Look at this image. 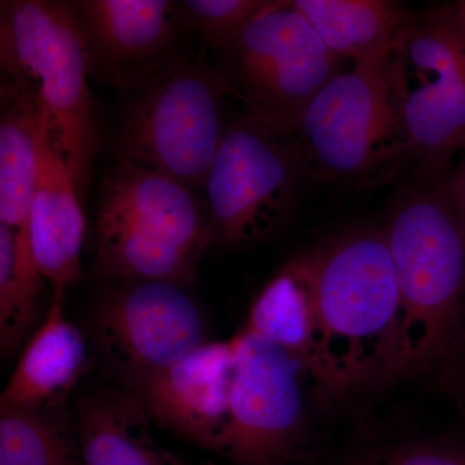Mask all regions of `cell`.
Returning a JSON list of instances; mask_svg holds the SVG:
<instances>
[{
    "instance_id": "6da1fadb",
    "label": "cell",
    "mask_w": 465,
    "mask_h": 465,
    "mask_svg": "<svg viewBox=\"0 0 465 465\" xmlns=\"http://www.w3.org/2000/svg\"><path fill=\"white\" fill-rule=\"evenodd\" d=\"M316 312L321 387L394 376L400 290L384 229H360L300 256Z\"/></svg>"
},
{
    "instance_id": "7a4b0ae2",
    "label": "cell",
    "mask_w": 465,
    "mask_h": 465,
    "mask_svg": "<svg viewBox=\"0 0 465 465\" xmlns=\"http://www.w3.org/2000/svg\"><path fill=\"white\" fill-rule=\"evenodd\" d=\"M450 174L412 176L384 229L400 290L394 375L430 369L451 348L465 314V232Z\"/></svg>"
},
{
    "instance_id": "3957f363",
    "label": "cell",
    "mask_w": 465,
    "mask_h": 465,
    "mask_svg": "<svg viewBox=\"0 0 465 465\" xmlns=\"http://www.w3.org/2000/svg\"><path fill=\"white\" fill-rule=\"evenodd\" d=\"M405 100L399 45L333 76L311 101L293 136L309 176L354 188L397 176L412 158Z\"/></svg>"
},
{
    "instance_id": "277c9868",
    "label": "cell",
    "mask_w": 465,
    "mask_h": 465,
    "mask_svg": "<svg viewBox=\"0 0 465 465\" xmlns=\"http://www.w3.org/2000/svg\"><path fill=\"white\" fill-rule=\"evenodd\" d=\"M213 235L207 202L166 174L116 162L101 182L94 246L103 277L189 286Z\"/></svg>"
},
{
    "instance_id": "5b68a950",
    "label": "cell",
    "mask_w": 465,
    "mask_h": 465,
    "mask_svg": "<svg viewBox=\"0 0 465 465\" xmlns=\"http://www.w3.org/2000/svg\"><path fill=\"white\" fill-rule=\"evenodd\" d=\"M2 75L23 76L36 88L52 142L63 155L85 206L99 149L96 106L88 87L81 30L67 2L0 3Z\"/></svg>"
},
{
    "instance_id": "8992f818",
    "label": "cell",
    "mask_w": 465,
    "mask_h": 465,
    "mask_svg": "<svg viewBox=\"0 0 465 465\" xmlns=\"http://www.w3.org/2000/svg\"><path fill=\"white\" fill-rule=\"evenodd\" d=\"M229 88L217 67L193 54L133 94L114 140L118 162L148 168L204 191L228 130Z\"/></svg>"
},
{
    "instance_id": "52a82bcc",
    "label": "cell",
    "mask_w": 465,
    "mask_h": 465,
    "mask_svg": "<svg viewBox=\"0 0 465 465\" xmlns=\"http://www.w3.org/2000/svg\"><path fill=\"white\" fill-rule=\"evenodd\" d=\"M216 54L217 70L244 113L287 136H295L311 101L342 70L291 2H278Z\"/></svg>"
},
{
    "instance_id": "ba28073f",
    "label": "cell",
    "mask_w": 465,
    "mask_h": 465,
    "mask_svg": "<svg viewBox=\"0 0 465 465\" xmlns=\"http://www.w3.org/2000/svg\"><path fill=\"white\" fill-rule=\"evenodd\" d=\"M416 176H442L465 150V30L454 3L414 16L399 43Z\"/></svg>"
},
{
    "instance_id": "9c48e42d",
    "label": "cell",
    "mask_w": 465,
    "mask_h": 465,
    "mask_svg": "<svg viewBox=\"0 0 465 465\" xmlns=\"http://www.w3.org/2000/svg\"><path fill=\"white\" fill-rule=\"evenodd\" d=\"M308 174L295 137L249 114L229 121L204 192L215 235L244 243L273 231Z\"/></svg>"
},
{
    "instance_id": "30bf717a",
    "label": "cell",
    "mask_w": 465,
    "mask_h": 465,
    "mask_svg": "<svg viewBox=\"0 0 465 465\" xmlns=\"http://www.w3.org/2000/svg\"><path fill=\"white\" fill-rule=\"evenodd\" d=\"M234 341L231 423L222 451L240 465H280L290 457L302 420L299 358L241 331Z\"/></svg>"
},
{
    "instance_id": "8fae6325",
    "label": "cell",
    "mask_w": 465,
    "mask_h": 465,
    "mask_svg": "<svg viewBox=\"0 0 465 465\" xmlns=\"http://www.w3.org/2000/svg\"><path fill=\"white\" fill-rule=\"evenodd\" d=\"M84 38L91 74L134 94L191 57L179 3L168 0L67 2Z\"/></svg>"
},
{
    "instance_id": "7c38bea8",
    "label": "cell",
    "mask_w": 465,
    "mask_h": 465,
    "mask_svg": "<svg viewBox=\"0 0 465 465\" xmlns=\"http://www.w3.org/2000/svg\"><path fill=\"white\" fill-rule=\"evenodd\" d=\"M97 312L101 344L128 379L153 374L204 342L203 316L185 287L115 281Z\"/></svg>"
},
{
    "instance_id": "4fadbf2b",
    "label": "cell",
    "mask_w": 465,
    "mask_h": 465,
    "mask_svg": "<svg viewBox=\"0 0 465 465\" xmlns=\"http://www.w3.org/2000/svg\"><path fill=\"white\" fill-rule=\"evenodd\" d=\"M232 365V338L204 341L166 369L128 379V387L159 423L222 451L231 423Z\"/></svg>"
},
{
    "instance_id": "5bb4252c",
    "label": "cell",
    "mask_w": 465,
    "mask_h": 465,
    "mask_svg": "<svg viewBox=\"0 0 465 465\" xmlns=\"http://www.w3.org/2000/svg\"><path fill=\"white\" fill-rule=\"evenodd\" d=\"M85 232L84 207L63 155L43 130L38 183L30 210L29 238L34 262L54 292H66L81 277Z\"/></svg>"
},
{
    "instance_id": "9a60e30c",
    "label": "cell",
    "mask_w": 465,
    "mask_h": 465,
    "mask_svg": "<svg viewBox=\"0 0 465 465\" xmlns=\"http://www.w3.org/2000/svg\"><path fill=\"white\" fill-rule=\"evenodd\" d=\"M47 114L29 79L2 75L0 84V224L29 232Z\"/></svg>"
},
{
    "instance_id": "2e32d148",
    "label": "cell",
    "mask_w": 465,
    "mask_h": 465,
    "mask_svg": "<svg viewBox=\"0 0 465 465\" xmlns=\"http://www.w3.org/2000/svg\"><path fill=\"white\" fill-rule=\"evenodd\" d=\"M65 293L54 292L47 317L27 342L0 407L18 411L56 409L88 369L82 333L64 311Z\"/></svg>"
},
{
    "instance_id": "e0dca14e",
    "label": "cell",
    "mask_w": 465,
    "mask_h": 465,
    "mask_svg": "<svg viewBox=\"0 0 465 465\" xmlns=\"http://www.w3.org/2000/svg\"><path fill=\"white\" fill-rule=\"evenodd\" d=\"M326 47L353 65L387 54L399 45L412 16L388 0H293Z\"/></svg>"
},
{
    "instance_id": "ac0fdd59",
    "label": "cell",
    "mask_w": 465,
    "mask_h": 465,
    "mask_svg": "<svg viewBox=\"0 0 465 465\" xmlns=\"http://www.w3.org/2000/svg\"><path fill=\"white\" fill-rule=\"evenodd\" d=\"M148 410L131 391L108 390L79 410L82 465H167L150 436Z\"/></svg>"
},
{
    "instance_id": "d6986e66",
    "label": "cell",
    "mask_w": 465,
    "mask_h": 465,
    "mask_svg": "<svg viewBox=\"0 0 465 465\" xmlns=\"http://www.w3.org/2000/svg\"><path fill=\"white\" fill-rule=\"evenodd\" d=\"M242 331L286 349L302 361L309 378L321 384L316 312L300 256L283 265L260 291Z\"/></svg>"
},
{
    "instance_id": "ffe728a7",
    "label": "cell",
    "mask_w": 465,
    "mask_h": 465,
    "mask_svg": "<svg viewBox=\"0 0 465 465\" xmlns=\"http://www.w3.org/2000/svg\"><path fill=\"white\" fill-rule=\"evenodd\" d=\"M43 275L33 259L29 232L0 224V348L14 353L38 316Z\"/></svg>"
},
{
    "instance_id": "44dd1931",
    "label": "cell",
    "mask_w": 465,
    "mask_h": 465,
    "mask_svg": "<svg viewBox=\"0 0 465 465\" xmlns=\"http://www.w3.org/2000/svg\"><path fill=\"white\" fill-rule=\"evenodd\" d=\"M0 465H82L54 410L0 407Z\"/></svg>"
},
{
    "instance_id": "7402d4cb",
    "label": "cell",
    "mask_w": 465,
    "mask_h": 465,
    "mask_svg": "<svg viewBox=\"0 0 465 465\" xmlns=\"http://www.w3.org/2000/svg\"><path fill=\"white\" fill-rule=\"evenodd\" d=\"M278 0H185L179 3L183 25L219 51Z\"/></svg>"
},
{
    "instance_id": "603a6c76",
    "label": "cell",
    "mask_w": 465,
    "mask_h": 465,
    "mask_svg": "<svg viewBox=\"0 0 465 465\" xmlns=\"http://www.w3.org/2000/svg\"><path fill=\"white\" fill-rule=\"evenodd\" d=\"M354 465H465V448L442 443H414L381 450Z\"/></svg>"
},
{
    "instance_id": "cb8c5ba5",
    "label": "cell",
    "mask_w": 465,
    "mask_h": 465,
    "mask_svg": "<svg viewBox=\"0 0 465 465\" xmlns=\"http://www.w3.org/2000/svg\"><path fill=\"white\" fill-rule=\"evenodd\" d=\"M450 191H451L452 200H454L459 219H460L465 232V150L460 155V162L450 177Z\"/></svg>"
},
{
    "instance_id": "d4e9b609",
    "label": "cell",
    "mask_w": 465,
    "mask_h": 465,
    "mask_svg": "<svg viewBox=\"0 0 465 465\" xmlns=\"http://www.w3.org/2000/svg\"><path fill=\"white\" fill-rule=\"evenodd\" d=\"M455 11H457L459 21L465 30V0H459L454 3Z\"/></svg>"
},
{
    "instance_id": "484cf974",
    "label": "cell",
    "mask_w": 465,
    "mask_h": 465,
    "mask_svg": "<svg viewBox=\"0 0 465 465\" xmlns=\"http://www.w3.org/2000/svg\"><path fill=\"white\" fill-rule=\"evenodd\" d=\"M463 391H464V399H465V374H464V384H463Z\"/></svg>"
}]
</instances>
